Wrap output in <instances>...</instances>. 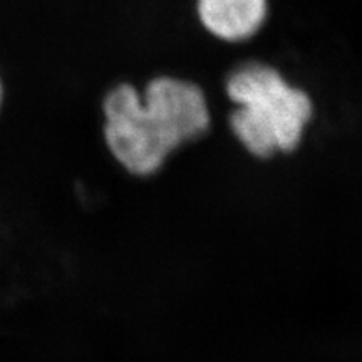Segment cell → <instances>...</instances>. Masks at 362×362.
Returning a JSON list of instances; mask_svg holds the SVG:
<instances>
[{
  "label": "cell",
  "mask_w": 362,
  "mask_h": 362,
  "mask_svg": "<svg viewBox=\"0 0 362 362\" xmlns=\"http://www.w3.org/2000/svg\"><path fill=\"white\" fill-rule=\"evenodd\" d=\"M202 25L225 42H243L259 34L269 17V0H197Z\"/></svg>",
  "instance_id": "obj_3"
},
{
  "label": "cell",
  "mask_w": 362,
  "mask_h": 362,
  "mask_svg": "<svg viewBox=\"0 0 362 362\" xmlns=\"http://www.w3.org/2000/svg\"><path fill=\"white\" fill-rule=\"evenodd\" d=\"M0 104H2V86H0Z\"/></svg>",
  "instance_id": "obj_4"
},
{
  "label": "cell",
  "mask_w": 362,
  "mask_h": 362,
  "mask_svg": "<svg viewBox=\"0 0 362 362\" xmlns=\"http://www.w3.org/2000/svg\"><path fill=\"white\" fill-rule=\"evenodd\" d=\"M104 141L128 173L151 176L171 153L200 139L211 124L210 106L200 86L160 76L144 93L117 84L103 101Z\"/></svg>",
  "instance_id": "obj_1"
},
{
  "label": "cell",
  "mask_w": 362,
  "mask_h": 362,
  "mask_svg": "<svg viewBox=\"0 0 362 362\" xmlns=\"http://www.w3.org/2000/svg\"><path fill=\"white\" fill-rule=\"evenodd\" d=\"M226 96L235 104L230 128L255 158L292 153L302 143L314 104L304 89L264 62H247L228 74Z\"/></svg>",
  "instance_id": "obj_2"
}]
</instances>
